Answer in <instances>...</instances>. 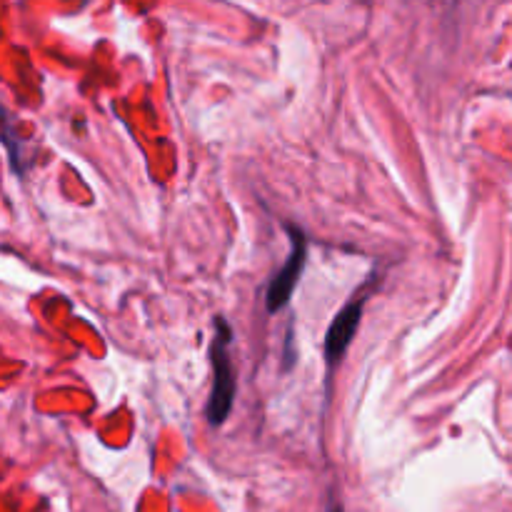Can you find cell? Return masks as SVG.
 Returning a JSON list of instances; mask_svg holds the SVG:
<instances>
[{"label":"cell","mask_w":512,"mask_h":512,"mask_svg":"<svg viewBox=\"0 0 512 512\" xmlns=\"http://www.w3.org/2000/svg\"><path fill=\"white\" fill-rule=\"evenodd\" d=\"M365 298H368L365 290H360V298L350 300V303L335 315L333 325H330L328 335H325V363H328L330 370L343 360V355L348 353L350 343H353L355 330H358L360 318H363Z\"/></svg>","instance_id":"obj_3"},{"label":"cell","mask_w":512,"mask_h":512,"mask_svg":"<svg viewBox=\"0 0 512 512\" xmlns=\"http://www.w3.org/2000/svg\"><path fill=\"white\" fill-rule=\"evenodd\" d=\"M330 512H343V508H333Z\"/></svg>","instance_id":"obj_4"},{"label":"cell","mask_w":512,"mask_h":512,"mask_svg":"<svg viewBox=\"0 0 512 512\" xmlns=\"http://www.w3.org/2000/svg\"><path fill=\"white\" fill-rule=\"evenodd\" d=\"M230 343H233V333H230L228 320L215 318V338L210 345V363H213V390L208 400L210 425H223L235 403L238 380L230 363Z\"/></svg>","instance_id":"obj_1"},{"label":"cell","mask_w":512,"mask_h":512,"mask_svg":"<svg viewBox=\"0 0 512 512\" xmlns=\"http://www.w3.org/2000/svg\"><path fill=\"white\" fill-rule=\"evenodd\" d=\"M290 243H293V250H290L288 260H285L283 268L273 275L268 285V293H265V305H268V313H278L280 308L290 303L295 293V285H298L300 275H303L305 258H308V238L300 228L295 225H288Z\"/></svg>","instance_id":"obj_2"}]
</instances>
